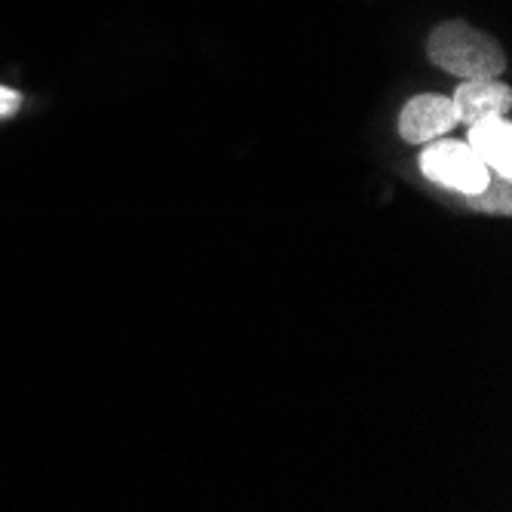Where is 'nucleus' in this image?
I'll return each instance as SVG.
<instances>
[{
	"label": "nucleus",
	"instance_id": "20e7f679",
	"mask_svg": "<svg viewBox=\"0 0 512 512\" xmlns=\"http://www.w3.org/2000/svg\"><path fill=\"white\" fill-rule=\"evenodd\" d=\"M451 105H454L457 123H463V126L485 120V117H509L512 89L506 83H500L497 77L463 80L451 96Z\"/></svg>",
	"mask_w": 512,
	"mask_h": 512
},
{
	"label": "nucleus",
	"instance_id": "f257e3e1",
	"mask_svg": "<svg viewBox=\"0 0 512 512\" xmlns=\"http://www.w3.org/2000/svg\"><path fill=\"white\" fill-rule=\"evenodd\" d=\"M427 56L436 68L460 80H485L506 71V53L500 43L467 19H448L433 28L427 37Z\"/></svg>",
	"mask_w": 512,
	"mask_h": 512
},
{
	"label": "nucleus",
	"instance_id": "423d86ee",
	"mask_svg": "<svg viewBox=\"0 0 512 512\" xmlns=\"http://www.w3.org/2000/svg\"><path fill=\"white\" fill-rule=\"evenodd\" d=\"M473 206H479V209H485V212H500V215H509V209H512V203H509V181L506 178H500V184H494V181H488V188L482 191V194H476V197H467Z\"/></svg>",
	"mask_w": 512,
	"mask_h": 512
},
{
	"label": "nucleus",
	"instance_id": "7ed1b4c3",
	"mask_svg": "<svg viewBox=\"0 0 512 512\" xmlns=\"http://www.w3.org/2000/svg\"><path fill=\"white\" fill-rule=\"evenodd\" d=\"M454 126H457L454 105H451V99L439 96V92L414 96L399 114V135L408 145H427L433 138L448 135Z\"/></svg>",
	"mask_w": 512,
	"mask_h": 512
},
{
	"label": "nucleus",
	"instance_id": "39448f33",
	"mask_svg": "<svg viewBox=\"0 0 512 512\" xmlns=\"http://www.w3.org/2000/svg\"><path fill=\"white\" fill-rule=\"evenodd\" d=\"M470 151L500 178L512 175V123L509 117H485L467 126Z\"/></svg>",
	"mask_w": 512,
	"mask_h": 512
},
{
	"label": "nucleus",
	"instance_id": "f03ea898",
	"mask_svg": "<svg viewBox=\"0 0 512 512\" xmlns=\"http://www.w3.org/2000/svg\"><path fill=\"white\" fill-rule=\"evenodd\" d=\"M421 172L430 181L463 197L482 194L491 181V169L470 151L467 142H454V138H433V142H427V151L421 154Z\"/></svg>",
	"mask_w": 512,
	"mask_h": 512
},
{
	"label": "nucleus",
	"instance_id": "0eeeda50",
	"mask_svg": "<svg viewBox=\"0 0 512 512\" xmlns=\"http://www.w3.org/2000/svg\"><path fill=\"white\" fill-rule=\"evenodd\" d=\"M22 105V96L16 89H7V86H0V117H10L16 108Z\"/></svg>",
	"mask_w": 512,
	"mask_h": 512
}]
</instances>
